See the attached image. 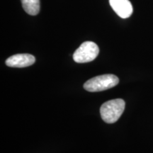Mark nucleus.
Listing matches in <instances>:
<instances>
[{"label":"nucleus","mask_w":153,"mask_h":153,"mask_svg":"<svg viewBox=\"0 0 153 153\" xmlns=\"http://www.w3.org/2000/svg\"><path fill=\"white\" fill-rule=\"evenodd\" d=\"M126 103L122 99L108 101L101 105L100 114L102 120L107 123H114L119 119L124 111Z\"/></svg>","instance_id":"obj_1"},{"label":"nucleus","mask_w":153,"mask_h":153,"mask_svg":"<svg viewBox=\"0 0 153 153\" xmlns=\"http://www.w3.org/2000/svg\"><path fill=\"white\" fill-rule=\"evenodd\" d=\"M118 82L119 79L114 74H102L87 80L84 84V88L89 92H98L114 87Z\"/></svg>","instance_id":"obj_2"},{"label":"nucleus","mask_w":153,"mask_h":153,"mask_svg":"<svg viewBox=\"0 0 153 153\" xmlns=\"http://www.w3.org/2000/svg\"><path fill=\"white\" fill-rule=\"evenodd\" d=\"M99 53L98 45L92 41H85L74 51L73 60L77 63L89 62L95 60Z\"/></svg>","instance_id":"obj_3"},{"label":"nucleus","mask_w":153,"mask_h":153,"mask_svg":"<svg viewBox=\"0 0 153 153\" xmlns=\"http://www.w3.org/2000/svg\"><path fill=\"white\" fill-rule=\"evenodd\" d=\"M36 62V58L30 54H16L9 57L6 60V65L11 68H26L32 65Z\"/></svg>","instance_id":"obj_4"},{"label":"nucleus","mask_w":153,"mask_h":153,"mask_svg":"<svg viewBox=\"0 0 153 153\" xmlns=\"http://www.w3.org/2000/svg\"><path fill=\"white\" fill-rule=\"evenodd\" d=\"M109 4L120 18L127 19L133 14V5L129 0H109Z\"/></svg>","instance_id":"obj_5"},{"label":"nucleus","mask_w":153,"mask_h":153,"mask_svg":"<svg viewBox=\"0 0 153 153\" xmlns=\"http://www.w3.org/2000/svg\"><path fill=\"white\" fill-rule=\"evenodd\" d=\"M24 11L31 16L37 15L40 11V0H21Z\"/></svg>","instance_id":"obj_6"}]
</instances>
